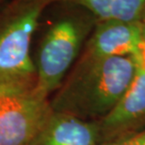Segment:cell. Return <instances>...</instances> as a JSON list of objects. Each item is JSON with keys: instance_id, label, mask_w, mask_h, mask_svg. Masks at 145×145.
Here are the masks:
<instances>
[{"instance_id": "obj_3", "label": "cell", "mask_w": 145, "mask_h": 145, "mask_svg": "<svg viewBox=\"0 0 145 145\" xmlns=\"http://www.w3.org/2000/svg\"><path fill=\"white\" fill-rule=\"evenodd\" d=\"M89 23L79 17H65L46 33L36 65V88L47 97L58 87L79 54Z\"/></svg>"}, {"instance_id": "obj_9", "label": "cell", "mask_w": 145, "mask_h": 145, "mask_svg": "<svg viewBox=\"0 0 145 145\" xmlns=\"http://www.w3.org/2000/svg\"><path fill=\"white\" fill-rule=\"evenodd\" d=\"M114 145H145V130L122 140H120Z\"/></svg>"}, {"instance_id": "obj_4", "label": "cell", "mask_w": 145, "mask_h": 145, "mask_svg": "<svg viewBox=\"0 0 145 145\" xmlns=\"http://www.w3.org/2000/svg\"><path fill=\"white\" fill-rule=\"evenodd\" d=\"M50 0H32L0 31V78L36 82L30 44L40 17Z\"/></svg>"}, {"instance_id": "obj_10", "label": "cell", "mask_w": 145, "mask_h": 145, "mask_svg": "<svg viewBox=\"0 0 145 145\" xmlns=\"http://www.w3.org/2000/svg\"><path fill=\"white\" fill-rule=\"evenodd\" d=\"M141 28H142V38H143V41L145 42V17H144V19L141 21Z\"/></svg>"}, {"instance_id": "obj_1", "label": "cell", "mask_w": 145, "mask_h": 145, "mask_svg": "<svg viewBox=\"0 0 145 145\" xmlns=\"http://www.w3.org/2000/svg\"><path fill=\"white\" fill-rule=\"evenodd\" d=\"M137 69V55L79 62L76 71L57 100L58 112L78 118H104L127 91Z\"/></svg>"}, {"instance_id": "obj_7", "label": "cell", "mask_w": 145, "mask_h": 145, "mask_svg": "<svg viewBox=\"0 0 145 145\" xmlns=\"http://www.w3.org/2000/svg\"><path fill=\"white\" fill-rule=\"evenodd\" d=\"M99 130L78 117L53 113L35 145H97Z\"/></svg>"}, {"instance_id": "obj_5", "label": "cell", "mask_w": 145, "mask_h": 145, "mask_svg": "<svg viewBox=\"0 0 145 145\" xmlns=\"http://www.w3.org/2000/svg\"><path fill=\"white\" fill-rule=\"evenodd\" d=\"M143 42L141 22H99L80 62L121 55H138Z\"/></svg>"}, {"instance_id": "obj_8", "label": "cell", "mask_w": 145, "mask_h": 145, "mask_svg": "<svg viewBox=\"0 0 145 145\" xmlns=\"http://www.w3.org/2000/svg\"><path fill=\"white\" fill-rule=\"evenodd\" d=\"M80 6L99 22H141L145 17V0H50Z\"/></svg>"}, {"instance_id": "obj_6", "label": "cell", "mask_w": 145, "mask_h": 145, "mask_svg": "<svg viewBox=\"0 0 145 145\" xmlns=\"http://www.w3.org/2000/svg\"><path fill=\"white\" fill-rule=\"evenodd\" d=\"M144 119L145 65L138 58V69L133 81L118 104L102 120L101 129L109 133H117Z\"/></svg>"}, {"instance_id": "obj_2", "label": "cell", "mask_w": 145, "mask_h": 145, "mask_svg": "<svg viewBox=\"0 0 145 145\" xmlns=\"http://www.w3.org/2000/svg\"><path fill=\"white\" fill-rule=\"evenodd\" d=\"M52 114L36 82L0 78V145H35Z\"/></svg>"}]
</instances>
